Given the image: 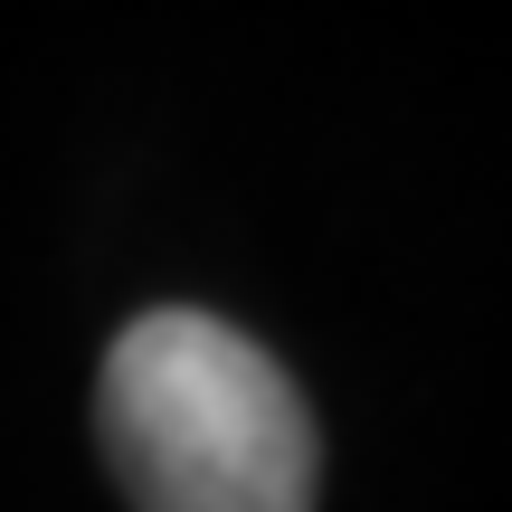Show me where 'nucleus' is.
<instances>
[{
    "instance_id": "nucleus-1",
    "label": "nucleus",
    "mask_w": 512,
    "mask_h": 512,
    "mask_svg": "<svg viewBox=\"0 0 512 512\" xmlns=\"http://www.w3.org/2000/svg\"><path fill=\"white\" fill-rule=\"evenodd\" d=\"M95 437L133 512H313L323 437L266 342L219 313H133L95 380Z\"/></svg>"
}]
</instances>
